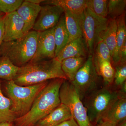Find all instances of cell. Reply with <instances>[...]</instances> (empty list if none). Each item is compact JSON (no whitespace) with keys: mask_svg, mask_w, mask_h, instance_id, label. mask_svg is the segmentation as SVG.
I'll use <instances>...</instances> for the list:
<instances>
[{"mask_svg":"<svg viewBox=\"0 0 126 126\" xmlns=\"http://www.w3.org/2000/svg\"><path fill=\"white\" fill-rule=\"evenodd\" d=\"M65 79H56L48 82L34 101L29 111L17 118L14 126H34L61 104L60 88Z\"/></svg>","mask_w":126,"mask_h":126,"instance_id":"6da1fadb","label":"cell"},{"mask_svg":"<svg viewBox=\"0 0 126 126\" xmlns=\"http://www.w3.org/2000/svg\"><path fill=\"white\" fill-rule=\"evenodd\" d=\"M56 79L68 80L61 69V62L54 58L38 62H29L20 67L13 81L19 86H28Z\"/></svg>","mask_w":126,"mask_h":126,"instance_id":"7a4b0ae2","label":"cell"},{"mask_svg":"<svg viewBox=\"0 0 126 126\" xmlns=\"http://www.w3.org/2000/svg\"><path fill=\"white\" fill-rule=\"evenodd\" d=\"M39 32L31 31L20 38L3 41L0 48V56L9 59L14 64L22 67L29 63L35 54Z\"/></svg>","mask_w":126,"mask_h":126,"instance_id":"3957f363","label":"cell"},{"mask_svg":"<svg viewBox=\"0 0 126 126\" xmlns=\"http://www.w3.org/2000/svg\"><path fill=\"white\" fill-rule=\"evenodd\" d=\"M48 81L28 86L17 85L13 80L7 81L5 89L12 103V110L16 118L29 111L39 93L48 84Z\"/></svg>","mask_w":126,"mask_h":126,"instance_id":"277c9868","label":"cell"},{"mask_svg":"<svg viewBox=\"0 0 126 126\" xmlns=\"http://www.w3.org/2000/svg\"><path fill=\"white\" fill-rule=\"evenodd\" d=\"M120 96H123L117 92L105 87L95 90L87 96L84 105L90 122L97 123L104 113Z\"/></svg>","mask_w":126,"mask_h":126,"instance_id":"5b68a950","label":"cell"},{"mask_svg":"<svg viewBox=\"0 0 126 126\" xmlns=\"http://www.w3.org/2000/svg\"><path fill=\"white\" fill-rule=\"evenodd\" d=\"M108 20V18L98 16L87 8L85 10L80 26L88 55H93L101 35L107 27Z\"/></svg>","mask_w":126,"mask_h":126,"instance_id":"8992f818","label":"cell"},{"mask_svg":"<svg viewBox=\"0 0 126 126\" xmlns=\"http://www.w3.org/2000/svg\"><path fill=\"white\" fill-rule=\"evenodd\" d=\"M59 97L61 103L70 110L72 117L79 126H91L87 110L72 83L64 80L61 86Z\"/></svg>","mask_w":126,"mask_h":126,"instance_id":"52a82bcc","label":"cell"},{"mask_svg":"<svg viewBox=\"0 0 126 126\" xmlns=\"http://www.w3.org/2000/svg\"><path fill=\"white\" fill-rule=\"evenodd\" d=\"M98 74L92 55H88L83 65L80 68L71 82L82 101L87 96L95 90Z\"/></svg>","mask_w":126,"mask_h":126,"instance_id":"ba28073f","label":"cell"},{"mask_svg":"<svg viewBox=\"0 0 126 126\" xmlns=\"http://www.w3.org/2000/svg\"><path fill=\"white\" fill-rule=\"evenodd\" d=\"M54 30L53 27L39 32L36 52L30 62L34 63L55 58Z\"/></svg>","mask_w":126,"mask_h":126,"instance_id":"9c48e42d","label":"cell"},{"mask_svg":"<svg viewBox=\"0 0 126 126\" xmlns=\"http://www.w3.org/2000/svg\"><path fill=\"white\" fill-rule=\"evenodd\" d=\"M64 13V10L58 6L45 5L41 9L32 29L41 32L56 26Z\"/></svg>","mask_w":126,"mask_h":126,"instance_id":"30bf717a","label":"cell"},{"mask_svg":"<svg viewBox=\"0 0 126 126\" xmlns=\"http://www.w3.org/2000/svg\"><path fill=\"white\" fill-rule=\"evenodd\" d=\"M3 23L4 42L16 40L24 36V23L16 11L5 15Z\"/></svg>","mask_w":126,"mask_h":126,"instance_id":"8fae6325","label":"cell"},{"mask_svg":"<svg viewBox=\"0 0 126 126\" xmlns=\"http://www.w3.org/2000/svg\"><path fill=\"white\" fill-rule=\"evenodd\" d=\"M126 97L120 96L109 107L98 122H107L113 126H117L121 122L126 120Z\"/></svg>","mask_w":126,"mask_h":126,"instance_id":"7c38bea8","label":"cell"},{"mask_svg":"<svg viewBox=\"0 0 126 126\" xmlns=\"http://www.w3.org/2000/svg\"><path fill=\"white\" fill-rule=\"evenodd\" d=\"M39 4H33L27 0L24 1L16 11L24 23V35L32 29L41 9Z\"/></svg>","mask_w":126,"mask_h":126,"instance_id":"4fadbf2b","label":"cell"},{"mask_svg":"<svg viewBox=\"0 0 126 126\" xmlns=\"http://www.w3.org/2000/svg\"><path fill=\"white\" fill-rule=\"evenodd\" d=\"M88 53L83 37L69 42L59 53L55 59L61 62L64 60L74 57H87Z\"/></svg>","mask_w":126,"mask_h":126,"instance_id":"5bb4252c","label":"cell"},{"mask_svg":"<svg viewBox=\"0 0 126 126\" xmlns=\"http://www.w3.org/2000/svg\"><path fill=\"white\" fill-rule=\"evenodd\" d=\"M87 0H48L41 4L60 6L70 12L78 20L80 25L81 19L87 7Z\"/></svg>","mask_w":126,"mask_h":126,"instance_id":"9a60e30c","label":"cell"},{"mask_svg":"<svg viewBox=\"0 0 126 126\" xmlns=\"http://www.w3.org/2000/svg\"><path fill=\"white\" fill-rule=\"evenodd\" d=\"M72 117L67 107L61 103L34 126H56Z\"/></svg>","mask_w":126,"mask_h":126,"instance_id":"2e32d148","label":"cell"},{"mask_svg":"<svg viewBox=\"0 0 126 126\" xmlns=\"http://www.w3.org/2000/svg\"><path fill=\"white\" fill-rule=\"evenodd\" d=\"M126 13L116 19L117 25L116 45L111 58V62L116 65L120 63V53L122 47L126 42V26L125 21Z\"/></svg>","mask_w":126,"mask_h":126,"instance_id":"e0dca14e","label":"cell"},{"mask_svg":"<svg viewBox=\"0 0 126 126\" xmlns=\"http://www.w3.org/2000/svg\"><path fill=\"white\" fill-rule=\"evenodd\" d=\"M54 37L56 49L55 58L68 43L69 36L66 26L64 14L61 16L58 23L54 27Z\"/></svg>","mask_w":126,"mask_h":126,"instance_id":"ac0fdd59","label":"cell"},{"mask_svg":"<svg viewBox=\"0 0 126 126\" xmlns=\"http://www.w3.org/2000/svg\"><path fill=\"white\" fill-rule=\"evenodd\" d=\"M87 57H74L63 60L61 62V69L68 80L72 82L80 68L83 65Z\"/></svg>","mask_w":126,"mask_h":126,"instance_id":"d6986e66","label":"cell"},{"mask_svg":"<svg viewBox=\"0 0 126 126\" xmlns=\"http://www.w3.org/2000/svg\"><path fill=\"white\" fill-rule=\"evenodd\" d=\"M107 25L100 36L101 39L108 47L112 56L116 45L117 25L116 19L108 18Z\"/></svg>","mask_w":126,"mask_h":126,"instance_id":"ffe728a7","label":"cell"},{"mask_svg":"<svg viewBox=\"0 0 126 126\" xmlns=\"http://www.w3.org/2000/svg\"><path fill=\"white\" fill-rule=\"evenodd\" d=\"M12 106L11 100L2 93L0 82V123H14L16 117L12 110Z\"/></svg>","mask_w":126,"mask_h":126,"instance_id":"44dd1931","label":"cell"},{"mask_svg":"<svg viewBox=\"0 0 126 126\" xmlns=\"http://www.w3.org/2000/svg\"><path fill=\"white\" fill-rule=\"evenodd\" d=\"M63 10L65 26L69 36V42L82 37V30L78 20L70 12L66 9Z\"/></svg>","mask_w":126,"mask_h":126,"instance_id":"7402d4cb","label":"cell"},{"mask_svg":"<svg viewBox=\"0 0 126 126\" xmlns=\"http://www.w3.org/2000/svg\"><path fill=\"white\" fill-rule=\"evenodd\" d=\"M94 63L98 74L102 77L106 83L111 84L114 81L115 74V69L111 62L103 60Z\"/></svg>","mask_w":126,"mask_h":126,"instance_id":"603a6c76","label":"cell"},{"mask_svg":"<svg viewBox=\"0 0 126 126\" xmlns=\"http://www.w3.org/2000/svg\"><path fill=\"white\" fill-rule=\"evenodd\" d=\"M19 67L6 57L0 56V79L7 81L14 80Z\"/></svg>","mask_w":126,"mask_h":126,"instance_id":"cb8c5ba5","label":"cell"},{"mask_svg":"<svg viewBox=\"0 0 126 126\" xmlns=\"http://www.w3.org/2000/svg\"><path fill=\"white\" fill-rule=\"evenodd\" d=\"M108 0H87V7L98 16L108 18Z\"/></svg>","mask_w":126,"mask_h":126,"instance_id":"d4e9b609","label":"cell"},{"mask_svg":"<svg viewBox=\"0 0 126 126\" xmlns=\"http://www.w3.org/2000/svg\"><path fill=\"white\" fill-rule=\"evenodd\" d=\"M126 0H108V18L116 19L126 13Z\"/></svg>","mask_w":126,"mask_h":126,"instance_id":"484cf974","label":"cell"},{"mask_svg":"<svg viewBox=\"0 0 126 126\" xmlns=\"http://www.w3.org/2000/svg\"><path fill=\"white\" fill-rule=\"evenodd\" d=\"M93 56L94 62L103 60L111 62V56L110 50L101 39H99L98 42Z\"/></svg>","mask_w":126,"mask_h":126,"instance_id":"4316f807","label":"cell"},{"mask_svg":"<svg viewBox=\"0 0 126 126\" xmlns=\"http://www.w3.org/2000/svg\"><path fill=\"white\" fill-rule=\"evenodd\" d=\"M23 1V0H0V11L5 15L15 12Z\"/></svg>","mask_w":126,"mask_h":126,"instance_id":"83f0119b","label":"cell"},{"mask_svg":"<svg viewBox=\"0 0 126 126\" xmlns=\"http://www.w3.org/2000/svg\"><path fill=\"white\" fill-rule=\"evenodd\" d=\"M115 66L114 82L117 86H122L126 82V63H119Z\"/></svg>","mask_w":126,"mask_h":126,"instance_id":"f1b7e54d","label":"cell"},{"mask_svg":"<svg viewBox=\"0 0 126 126\" xmlns=\"http://www.w3.org/2000/svg\"><path fill=\"white\" fill-rule=\"evenodd\" d=\"M56 126H79L73 117L64 121Z\"/></svg>","mask_w":126,"mask_h":126,"instance_id":"f546056e","label":"cell"},{"mask_svg":"<svg viewBox=\"0 0 126 126\" xmlns=\"http://www.w3.org/2000/svg\"><path fill=\"white\" fill-rule=\"evenodd\" d=\"M126 42L124 43L121 50V53H120V61L119 63H126Z\"/></svg>","mask_w":126,"mask_h":126,"instance_id":"4dcf8cb0","label":"cell"},{"mask_svg":"<svg viewBox=\"0 0 126 126\" xmlns=\"http://www.w3.org/2000/svg\"><path fill=\"white\" fill-rule=\"evenodd\" d=\"M3 16L0 18V48L2 44V43L3 42V38H4V31L3 23Z\"/></svg>","mask_w":126,"mask_h":126,"instance_id":"1f68e13d","label":"cell"},{"mask_svg":"<svg viewBox=\"0 0 126 126\" xmlns=\"http://www.w3.org/2000/svg\"><path fill=\"white\" fill-rule=\"evenodd\" d=\"M96 126H113L108 122L106 121H100L97 123Z\"/></svg>","mask_w":126,"mask_h":126,"instance_id":"d6a6232c","label":"cell"},{"mask_svg":"<svg viewBox=\"0 0 126 126\" xmlns=\"http://www.w3.org/2000/svg\"><path fill=\"white\" fill-rule=\"evenodd\" d=\"M29 2H31L33 4L40 5L44 1V0H27Z\"/></svg>","mask_w":126,"mask_h":126,"instance_id":"836d02e7","label":"cell"},{"mask_svg":"<svg viewBox=\"0 0 126 126\" xmlns=\"http://www.w3.org/2000/svg\"><path fill=\"white\" fill-rule=\"evenodd\" d=\"M13 124L9 123H0V126H13Z\"/></svg>","mask_w":126,"mask_h":126,"instance_id":"e575fe53","label":"cell"},{"mask_svg":"<svg viewBox=\"0 0 126 126\" xmlns=\"http://www.w3.org/2000/svg\"><path fill=\"white\" fill-rule=\"evenodd\" d=\"M117 126H126V120L121 122Z\"/></svg>","mask_w":126,"mask_h":126,"instance_id":"d590c367","label":"cell"},{"mask_svg":"<svg viewBox=\"0 0 126 126\" xmlns=\"http://www.w3.org/2000/svg\"><path fill=\"white\" fill-rule=\"evenodd\" d=\"M4 15V14H3V13H2V12L0 11V18L3 16Z\"/></svg>","mask_w":126,"mask_h":126,"instance_id":"8d00e7d4","label":"cell"}]
</instances>
